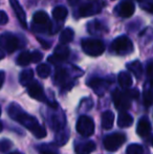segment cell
I'll list each match as a JSON object with an SVG mask.
<instances>
[{"label":"cell","mask_w":153,"mask_h":154,"mask_svg":"<svg viewBox=\"0 0 153 154\" xmlns=\"http://www.w3.org/2000/svg\"><path fill=\"white\" fill-rule=\"evenodd\" d=\"M8 116H10L13 120L17 121V122L20 123L23 127L29 129L37 138H43L46 136V130H45V128L38 123L37 119L23 111L18 104H16V103L11 104V105L8 106Z\"/></svg>","instance_id":"6da1fadb"},{"label":"cell","mask_w":153,"mask_h":154,"mask_svg":"<svg viewBox=\"0 0 153 154\" xmlns=\"http://www.w3.org/2000/svg\"><path fill=\"white\" fill-rule=\"evenodd\" d=\"M82 48L84 53L91 57H99L105 51V45L98 39H84L82 40Z\"/></svg>","instance_id":"7a4b0ae2"},{"label":"cell","mask_w":153,"mask_h":154,"mask_svg":"<svg viewBox=\"0 0 153 154\" xmlns=\"http://www.w3.org/2000/svg\"><path fill=\"white\" fill-rule=\"evenodd\" d=\"M77 131L84 137L91 136L94 131L93 120L88 116H81L77 122Z\"/></svg>","instance_id":"3957f363"},{"label":"cell","mask_w":153,"mask_h":154,"mask_svg":"<svg viewBox=\"0 0 153 154\" xmlns=\"http://www.w3.org/2000/svg\"><path fill=\"white\" fill-rule=\"evenodd\" d=\"M111 48L118 54L126 55V54H129L133 51V45L128 37L121 36L113 40L112 44H111Z\"/></svg>","instance_id":"277c9868"},{"label":"cell","mask_w":153,"mask_h":154,"mask_svg":"<svg viewBox=\"0 0 153 154\" xmlns=\"http://www.w3.org/2000/svg\"><path fill=\"white\" fill-rule=\"evenodd\" d=\"M131 101H132V99L129 97L126 89H125V91L115 90L113 92V103H115V108L120 111L128 110L131 107Z\"/></svg>","instance_id":"5b68a950"},{"label":"cell","mask_w":153,"mask_h":154,"mask_svg":"<svg viewBox=\"0 0 153 154\" xmlns=\"http://www.w3.org/2000/svg\"><path fill=\"white\" fill-rule=\"evenodd\" d=\"M126 142V135L123 133L109 134L104 140V147L108 151H116L124 143Z\"/></svg>","instance_id":"8992f818"},{"label":"cell","mask_w":153,"mask_h":154,"mask_svg":"<svg viewBox=\"0 0 153 154\" xmlns=\"http://www.w3.org/2000/svg\"><path fill=\"white\" fill-rule=\"evenodd\" d=\"M18 46H19V40L16 36L10 34V32H5V34L0 36V47L4 51H6L8 54H12L18 48Z\"/></svg>","instance_id":"52a82bcc"},{"label":"cell","mask_w":153,"mask_h":154,"mask_svg":"<svg viewBox=\"0 0 153 154\" xmlns=\"http://www.w3.org/2000/svg\"><path fill=\"white\" fill-rule=\"evenodd\" d=\"M27 92H29V94L31 95L33 99L37 100V101L46 102L47 104L49 103V102L47 101L46 97H45V93H44V90H43V87L38 83V82L32 81L31 83L27 85Z\"/></svg>","instance_id":"ba28073f"},{"label":"cell","mask_w":153,"mask_h":154,"mask_svg":"<svg viewBox=\"0 0 153 154\" xmlns=\"http://www.w3.org/2000/svg\"><path fill=\"white\" fill-rule=\"evenodd\" d=\"M88 86L91 87L96 94L102 97L105 93V91H106L108 83L104 79H101V78H92V79H90L88 81Z\"/></svg>","instance_id":"9c48e42d"},{"label":"cell","mask_w":153,"mask_h":154,"mask_svg":"<svg viewBox=\"0 0 153 154\" xmlns=\"http://www.w3.org/2000/svg\"><path fill=\"white\" fill-rule=\"evenodd\" d=\"M69 56V48L65 46V44L60 45V46L56 47L55 55L48 57L49 62H56V61H65Z\"/></svg>","instance_id":"30bf717a"},{"label":"cell","mask_w":153,"mask_h":154,"mask_svg":"<svg viewBox=\"0 0 153 154\" xmlns=\"http://www.w3.org/2000/svg\"><path fill=\"white\" fill-rule=\"evenodd\" d=\"M101 6L98 3H92V2H88L85 3L80 8V16L86 17V16H92V15L96 14L100 12Z\"/></svg>","instance_id":"8fae6325"},{"label":"cell","mask_w":153,"mask_h":154,"mask_svg":"<svg viewBox=\"0 0 153 154\" xmlns=\"http://www.w3.org/2000/svg\"><path fill=\"white\" fill-rule=\"evenodd\" d=\"M136 132L142 137H146V136H148L150 134V132H151V124H150V121L147 118H142L139 121Z\"/></svg>","instance_id":"7c38bea8"},{"label":"cell","mask_w":153,"mask_h":154,"mask_svg":"<svg viewBox=\"0 0 153 154\" xmlns=\"http://www.w3.org/2000/svg\"><path fill=\"white\" fill-rule=\"evenodd\" d=\"M10 3L12 8H14V12L16 14L17 18H18L19 22L22 24L23 27H26V16H25V13L23 11L22 6L19 4L18 0H10Z\"/></svg>","instance_id":"4fadbf2b"},{"label":"cell","mask_w":153,"mask_h":154,"mask_svg":"<svg viewBox=\"0 0 153 154\" xmlns=\"http://www.w3.org/2000/svg\"><path fill=\"white\" fill-rule=\"evenodd\" d=\"M134 11H135V6H134V4H133V2L129 1V0H126V1H124L123 3H121L118 14H120V16L123 17V18H129V17H131L134 14Z\"/></svg>","instance_id":"5bb4252c"},{"label":"cell","mask_w":153,"mask_h":154,"mask_svg":"<svg viewBox=\"0 0 153 154\" xmlns=\"http://www.w3.org/2000/svg\"><path fill=\"white\" fill-rule=\"evenodd\" d=\"M94 149H96V144L92 140H87L78 145L75 151L77 154H90L93 152Z\"/></svg>","instance_id":"9a60e30c"},{"label":"cell","mask_w":153,"mask_h":154,"mask_svg":"<svg viewBox=\"0 0 153 154\" xmlns=\"http://www.w3.org/2000/svg\"><path fill=\"white\" fill-rule=\"evenodd\" d=\"M133 123V118L131 116V114H129L126 111H121V113L118 114V125L120 128H128L132 125Z\"/></svg>","instance_id":"2e32d148"},{"label":"cell","mask_w":153,"mask_h":154,"mask_svg":"<svg viewBox=\"0 0 153 154\" xmlns=\"http://www.w3.org/2000/svg\"><path fill=\"white\" fill-rule=\"evenodd\" d=\"M118 84L122 88L124 89H127V88L131 87L132 85V78H131V75L127 71H122L120 72L118 77Z\"/></svg>","instance_id":"e0dca14e"},{"label":"cell","mask_w":153,"mask_h":154,"mask_svg":"<svg viewBox=\"0 0 153 154\" xmlns=\"http://www.w3.org/2000/svg\"><path fill=\"white\" fill-rule=\"evenodd\" d=\"M33 21L37 25H50L48 15L45 12H43V11H39V12L34 14Z\"/></svg>","instance_id":"ac0fdd59"},{"label":"cell","mask_w":153,"mask_h":154,"mask_svg":"<svg viewBox=\"0 0 153 154\" xmlns=\"http://www.w3.org/2000/svg\"><path fill=\"white\" fill-rule=\"evenodd\" d=\"M113 122H115V114L110 110H107L102 116V127L106 130H109L112 128Z\"/></svg>","instance_id":"d6986e66"},{"label":"cell","mask_w":153,"mask_h":154,"mask_svg":"<svg viewBox=\"0 0 153 154\" xmlns=\"http://www.w3.org/2000/svg\"><path fill=\"white\" fill-rule=\"evenodd\" d=\"M127 67H128L129 71H131L137 79H141L142 75H143V66H142L141 62L137 61V60L136 61H133V62L129 63V64L127 65Z\"/></svg>","instance_id":"ffe728a7"},{"label":"cell","mask_w":153,"mask_h":154,"mask_svg":"<svg viewBox=\"0 0 153 154\" xmlns=\"http://www.w3.org/2000/svg\"><path fill=\"white\" fill-rule=\"evenodd\" d=\"M37 149L40 154H59L57 146L54 144H41Z\"/></svg>","instance_id":"44dd1931"},{"label":"cell","mask_w":153,"mask_h":154,"mask_svg":"<svg viewBox=\"0 0 153 154\" xmlns=\"http://www.w3.org/2000/svg\"><path fill=\"white\" fill-rule=\"evenodd\" d=\"M34 79V71L33 69H25L22 72L20 73V78H19V81L20 84L23 86H27Z\"/></svg>","instance_id":"7402d4cb"},{"label":"cell","mask_w":153,"mask_h":154,"mask_svg":"<svg viewBox=\"0 0 153 154\" xmlns=\"http://www.w3.org/2000/svg\"><path fill=\"white\" fill-rule=\"evenodd\" d=\"M68 12L64 6H57L53 10V17L57 21H63L67 17Z\"/></svg>","instance_id":"603a6c76"},{"label":"cell","mask_w":153,"mask_h":154,"mask_svg":"<svg viewBox=\"0 0 153 154\" xmlns=\"http://www.w3.org/2000/svg\"><path fill=\"white\" fill-rule=\"evenodd\" d=\"M74 35H75L74 31L72 29H69V27L63 29L61 35H60V42L62 44H67L68 42H70L74 39Z\"/></svg>","instance_id":"cb8c5ba5"},{"label":"cell","mask_w":153,"mask_h":154,"mask_svg":"<svg viewBox=\"0 0 153 154\" xmlns=\"http://www.w3.org/2000/svg\"><path fill=\"white\" fill-rule=\"evenodd\" d=\"M32 62V56L29 51H22L17 58V64L20 66H27Z\"/></svg>","instance_id":"d4e9b609"},{"label":"cell","mask_w":153,"mask_h":154,"mask_svg":"<svg viewBox=\"0 0 153 154\" xmlns=\"http://www.w3.org/2000/svg\"><path fill=\"white\" fill-rule=\"evenodd\" d=\"M37 73L40 78L42 79H46L49 75H50V67L47 64H40L37 67Z\"/></svg>","instance_id":"484cf974"},{"label":"cell","mask_w":153,"mask_h":154,"mask_svg":"<svg viewBox=\"0 0 153 154\" xmlns=\"http://www.w3.org/2000/svg\"><path fill=\"white\" fill-rule=\"evenodd\" d=\"M66 78H67V71L64 68H58L56 70L55 75V80L58 84H64Z\"/></svg>","instance_id":"4316f807"},{"label":"cell","mask_w":153,"mask_h":154,"mask_svg":"<svg viewBox=\"0 0 153 154\" xmlns=\"http://www.w3.org/2000/svg\"><path fill=\"white\" fill-rule=\"evenodd\" d=\"M127 154H144V149L139 144H131L127 147Z\"/></svg>","instance_id":"83f0119b"},{"label":"cell","mask_w":153,"mask_h":154,"mask_svg":"<svg viewBox=\"0 0 153 154\" xmlns=\"http://www.w3.org/2000/svg\"><path fill=\"white\" fill-rule=\"evenodd\" d=\"M144 104L146 107H150L153 104V90L151 88L145 90V92H144Z\"/></svg>","instance_id":"f1b7e54d"},{"label":"cell","mask_w":153,"mask_h":154,"mask_svg":"<svg viewBox=\"0 0 153 154\" xmlns=\"http://www.w3.org/2000/svg\"><path fill=\"white\" fill-rule=\"evenodd\" d=\"M13 144L11 140H6V138H3V140H0V152L4 153L6 151H8L11 148H12Z\"/></svg>","instance_id":"f546056e"},{"label":"cell","mask_w":153,"mask_h":154,"mask_svg":"<svg viewBox=\"0 0 153 154\" xmlns=\"http://www.w3.org/2000/svg\"><path fill=\"white\" fill-rule=\"evenodd\" d=\"M31 56H32V62H34V63L40 62L43 58V55L38 51H33V53H31Z\"/></svg>","instance_id":"4dcf8cb0"},{"label":"cell","mask_w":153,"mask_h":154,"mask_svg":"<svg viewBox=\"0 0 153 154\" xmlns=\"http://www.w3.org/2000/svg\"><path fill=\"white\" fill-rule=\"evenodd\" d=\"M8 21V15L5 14V12L0 11V25L6 24Z\"/></svg>","instance_id":"1f68e13d"},{"label":"cell","mask_w":153,"mask_h":154,"mask_svg":"<svg viewBox=\"0 0 153 154\" xmlns=\"http://www.w3.org/2000/svg\"><path fill=\"white\" fill-rule=\"evenodd\" d=\"M126 91L128 92L129 97H130L132 100L137 99V97H139V90H137V89H128V88H127Z\"/></svg>","instance_id":"d6a6232c"},{"label":"cell","mask_w":153,"mask_h":154,"mask_svg":"<svg viewBox=\"0 0 153 154\" xmlns=\"http://www.w3.org/2000/svg\"><path fill=\"white\" fill-rule=\"evenodd\" d=\"M146 72H147L148 77L153 78V61H150L147 64V67H146Z\"/></svg>","instance_id":"836d02e7"},{"label":"cell","mask_w":153,"mask_h":154,"mask_svg":"<svg viewBox=\"0 0 153 154\" xmlns=\"http://www.w3.org/2000/svg\"><path fill=\"white\" fill-rule=\"evenodd\" d=\"M144 8H145L146 11H148L149 13H153V0H152V1L148 2V3L144 6Z\"/></svg>","instance_id":"e575fe53"},{"label":"cell","mask_w":153,"mask_h":154,"mask_svg":"<svg viewBox=\"0 0 153 154\" xmlns=\"http://www.w3.org/2000/svg\"><path fill=\"white\" fill-rule=\"evenodd\" d=\"M4 79H5V73H4V71L0 70V88H1L2 85H3Z\"/></svg>","instance_id":"d590c367"},{"label":"cell","mask_w":153,"mask_h":154,"mask_svg":"<svg viewBox=\"0 0 153 154\" xmlns=\"http://www.w3.org/2000/svg\"><path fill=\"white\" fill-rule=\"evenodd\" d=\"M78 1H79V0H68L69 4H72V5H76V4L78 3Z\"/></svg>","instance_id":"8d00e7d4"},{"label":"cell","mask_w":153,"mask_h":154,"mask_svg":"<svg viewBox=\"0 0 153 154\" xmlns=\"http://www.w3.org/2000/svg\"><path fill=\"white\" fill-rule=\"evenodd\" d=\"M3 58H4V54H3V51H0V60L3 59Z\"/></svg>","instance_id":"74e56055"},{"label":"cell","mask_w":153,"mask_h":154,"mask_svg":"<svg viewBox=\"0 0 153 154\" xmlns=\"http://www.w3.org/2000/svg\"><path fill=\"white\" fill-rule=\"evenodd\" d=\"M8 154H23V153L19 152V151H14V152H11V153H8Z\"/></svg>","instance_id":"f35d334b"},{"label":"cell","mask_w":153,"mask_h":154,"mask_svg":"<svg viewBox=\"0 0 153 154\" xmlns=\"http://www.w3.org/2000/svg\"><path fill=\"white\" fill-rule=\"evenodd\" d=\"M150 88L153 90V79L151 80V82H150Z\"/></svg>","instance_id":"ab89813d"},{"label":"cell","mask_w":153,"mask_h":154,"mask_svg":"<svg viewBox=\"0 0 153 154\" xmlns=\"http://www.w3.org/2000/svg\"><path fill=\"white\" fill-rule=\"evenodd\" d=\"M2 129H3V124H2L1 122H0V132L2 131Z\"/></svg>","instance_id":"60d3db41"},{"label":"cell","mask_w":153,"mask_h":154,"mask_svg":"<svg viewBox=\"0 0 153 154\" xmlns=\"http://www.w3.org/2000/svg\"><path fill=\"white\" fill-rule=\"evenodd\" d=\"M151 145H152V147H153V136H152V138H151Z\"/></svg>","instance_id":"b9f144b4"},{"label":"cell","mask_w":153,"mask_h":154,"mask_svg":"<svg viewBox=\"0 0 153 154\" xmlns=\"http://www.w3.org/2000/svg\"><path fill=\"white\" fill-rule=\"evenodd\" d=\"M0 116H1V107H0Z\"/></svg>","instance_id":"7bdbcfd3"},{"label":"cell","mask_w":153,"mask_h":154,"mask_svg":"<svg viewBox=\"0 0 153 154\" xmlns=\"http://www.w3.org/2000/svg\"><path fill=\"white\" fill-rule=\"evenodd\" d=\"M137 1H142V0H137Z\"/></svg>","instance_id":"ee69618b"}]
</instances>
